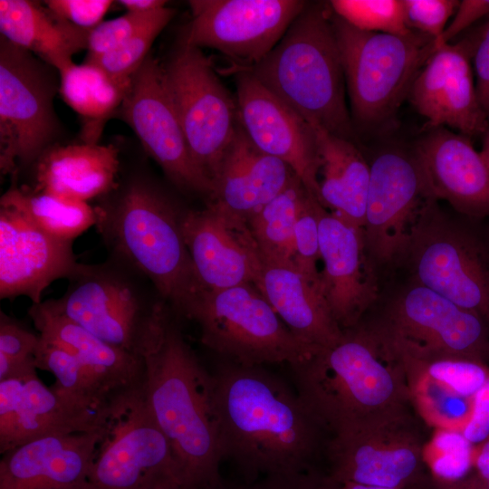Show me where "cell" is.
I'll return each mask as SVG.
<instances>
[{
	"label": "cell",
	"instance_id": "28",
	"mask_svg": "<svg viewBox=\"0 0 489 489\" xmlns=\"http://www.w3.org/2000/svg\"><path fill=\"white\" fill-rule=\"evenodd\" d=\"M254 286L302 342L322 350L342 339L344 331L334 319L320 284L292 265L263 260Z\"/></svg>",
	"mask_w": 489,
	"mask_h": 489
},
{
	"label": "cell",
	"instance_id": "54",
	"mask_svg": "<svg viewBox=\"0 0 489 489\" xmlns=\"http://www.w3.org/2000/svg\"><path fill=\"white\" fill-rule=\"evenodd\" d=\"M152 489H183V487L177 478L170 477L163 480Z\"/></svg>",
	"mask_w": 489,
	"mask_h": 489
},
{
	"label": "cell",
	"instance_id": "11",
	"mask_svg": "<svg viewBox=\"0 0 489 489\" xmlns=\"http://www.w3.org/2000/svg\"><path fill=\"white\" fill-rule=\"evenodd\" d=\"M162 71L190 153L213 185L240 126L236 100L202 49L182 39Z\"/></svg>",
	"mask_w": 489,
	"mask_h": 489
},
{
	"label": "cell",
	"instance_id": "22",
	"mask_svg": "<svg viewBox=\"0 0 489 489\" xmlns=\"http://www.w3.org/2000/svg\"><path fill=\"white\" fill-rule=\"evenodd\" d=\"M80 264L72 242L57 239L18 212L0 206L1 299L26 296L39 303L53 282L69 280Z\"/></svg>",
	"mask_w": 489,
	"mask_h": 489
},
{
	"label": "cell",
	"instance_id": "12",
	"mask_svg": "<svg viewBox=\"0 0 489 489\" xmlns=\"http://www.w3.org/2000/svg\"><path fill=\"white\" fill-rule=\"evenodd\" d=\"M427 442L413 413L330 436L324 478L333 483L401 489H431Z\"/></svg>",
	"mask_w": 489,
	"mask_h": 489
},
{
	"label": "cell",
	"instance_id": "35",
	"mask_svg": "<svg viewBox=\"0 0 489 489\" xmlns=\"http://www.w3.org/2000/svg\"><path fill=\"white\" fill-rule=\"evenodd\" d=\"M371 334L397 359L407 378H427L470 398L489 379V366L484 361L421 350L388 341L373 332Z\"/></svg>",
	"mask_w": 489,
	"mask_h": 489
},
{
	"label": "cell",
	"instance_id": "10",
	"mask_svg": "<svg viewBox=\"0 0 489 489\" xmlns=\"http://www.w3.org/2000/svg\"><path fill=\"white\" fill-rule=\"evenodd\" d=\"M369 166L363 235L382 284L397 273L418 219L436 198L413 148H384Z\"/></svg>",
	"mask_w": 489,
	"mask_h": 489
},
{
	"label": "cell",
	"instance_id": "55",
	"mask_svg": "<svg viewBox=\"0 0 489 489\" xmlns=\"http://www.w3.org/2000/svg\"><path fill=\"white\" fill-rule=\"evenodd\" d=\"M480 154L489 168V127L485 133L483 135V145L482 149L480 150Z\"/></svg>",
	"mask_w": 489,
	"mask_h": 489
},
{
	"label": "cell",
	"instance_id": "13",
	"mask_svg": "<svg viewBox=\"0 0 489 489\" xmlns=\"http://www.w3.org/2000/svg\"><path fill=\"white\" fill-rule=\"evenodd\" d=\"M47 65L1 36L0 168L5 175L38 159L57 132V87Z\"/></svg>",
	"mask_w": 489,
	"mask_h": 489
},
{
	"label": "cell",
	"instance_id": "30",
	"mask_svg": "<svg viewBox=\"0 0 489 489\" xmlns=\"http://www.w3.org/2000/svg\"><path fill=\"white\" fill-rule=\"evenodd\" d=\"M314 130L320 156L319 203L328 211L363 229L370 166L354 141L322 128Z\"/></svg>",
	"mask_w": 489,
	"mask_h": 489
},
{
	"label": "cell",
	"instance_id": "45",
	"mask_svg": "<svg viewBox=\"0 0 489 489\" xmlns=\"http://www.w3.org/2000/svg\"><path fill=\"white\" fill-rule=\"evenodd\" d=\"M46 8L77 27L91 30L100 24L112 5L110 0H48Z\"/></svg>",
	"mask_w": 489,
	"mask_h": 489
},
{
	"label": "cell",
	"instance_id": "21",
	"mask_svg": "<svg viewBox=\"0 0 489 489\" xmlns=\"http://www.w3.org/2000/svg\"><path fill=\"white\" fill-rule=\"evenodd\" d=\"M469 38L435 49L416 77L408 100L426 119L424 129L445 127L483 136L489 127L474 82Z\"/></svg>",
	"mask_w": 489,
	"mask_h": 489
},
{
	"label": "cell",
	"instance_id": "36",
	"mask_svg": "<svg viewBox=\"0 0 489 489\" xmlns=\"http://www.w3.org/2000/svg\"><path fill=\"white\" fill-rule=\"evenodd\" d=\"M39 338L34 354L35 365L55 377V383L51 388L81 408L111 415V398L77 357L61 344L40 335Z\"/></svg>",
	"mask_w": 489,
	"mask_h": 489
},
{
	"label": "cell",
	"instance_id": "41",
	"mask_svg": "<svg viewBox=\"0 0 489 489\" xmlns=\"http://www.w3.org/2000/svg\"><path fill=\"white\" fill-rule=\"evenodd\" d=\"M39 335L0 312V381L37 376L34 354Z\"/></svg>",
	"mask_w": 489,
	"mask_h": 489
},
{
	"label": "cell",
	"instance_id": "16",
	"mask_svg": "<svg viewBox=\"0 0 489 489\" xmlns=\"http://www.w3.org/2000/svg\"><path fill=\"white\" fill-rule=\"evenodd\" d=\"M308 2L301 0H192L187 44L220 52L248 70L279 43Z\"/></svg>",
	"mask_w": 489,
	"mask_h": 489
},
{
	"label": "cell",
	"instance_id": "46",
	"mask_svg": "<svg viewBox=\"0 0 489 489\" xmlns=\"http://www.w3.org/2000/svg\"><path fill=\"white\" fill-rule=\"evenodd\" d=\"M469 40L476 75V92L489 120V19Z\"/></svg>",
	"mask_w": 489,
	"mask_h": 489
},
{
	"label": "cell",
	"instance_id": "9",
	"mask_svg": "<svg viewBox=\"0 0 489 489\" xmlns=\"http://www.w3.org/2000/svg\"><path fill=\"white\" fill-rule=\"evenodd\" d=\"M189 319L204 345L242 366L293 367L321 350L299 340L253 284L206 290Z\"/></svg>",
	"mask_w": 489,
	"mask_h": 489
},
{
	"label": "cell",
	"instance_id": "44",
	"mask_svg": "<svg viewBox=\"0 0 489 489\" xmlns=\"http://www.w3.org/2000/svg\"><path fill=\"white\" fill-rule=\"evenodd\" d=\"M409 29L426 34L435 42L444 33L458 6V0H402Z\"/></svg>",
	"mask_w": 489,
	"mask_h": 489
},
{
	"label": "cell",
	"instance_id": "7",
	"mask_svg": "<svg viewBox=\"0 0 489 489\" xmlns=\"http://www.w3.org/2000/svg\"><path fill=\"white\" fill-rule=\"evenodd\" d=\"M333 12V11H332ZM354 127L388 129L435 40L414 31L406 36L359 30L332 14Z\"/></svg>",
	"mask_w": 489,
	"mask_h": 489
},
{
	"label": "cell",
	"instance_id": "23",
	"mask_svg": "<svg viewBox=\"0 0 489 489\" xmlns=\"http://www.w3.org/2000/svg\"><path fill=\"white\" fill-rule=\"evenodd\" d=\"M111 415L81 408L38 376L0 381V454L55 435L105 432Z\"/></svg>",
	"mask_w": 489,
	"mask_h": 489
},
{
	"label": "cell",
	"instance_id": "32",
	"mask_svg": "<svg viewBox=\"0 0 489 489\" xmlns=\"http://www.w3.org/2000/svg\"><path fill=\"white\" fill-rule=\"evenodd\" d=\"M60 91L63 101L87 120L89 132L97 139L101 121L120 108L130 82L111 78L98 65L84 62H72L58 71Z\"/></svg>",
	"mask_w": 489,
	"mask_h": 489
},
{
	"label": "cell",
	"instance_id": "4",
	"mask_svg": "<svg viewBox=\"0 0 489 489\" xmlns=\"http://www.w3.org/2000/svg\"><path fill=\"white\" fill-rule=\"evenodd\" d=\"M329 2L307 3L273 49L246 71L303 118L354 141L343 66Z\"/></svg>",
	"mask_w": 489,
	"mask_h": 489
},
{
	"label": "cell",
	"instance_id": "18",
	"mask_svg": "<svg viewBox=\"0 0 489 489\" xmlns=\"http://www.w3.org/2000/svg\"><path fill=\"white\" fill-rule=\"evenodd\" d=\"M181 232L197 276L207 291L254 285L263 256L247 219L214 202L181 213Z\"/></svg>",
	"mask_w": 489,
	"mask_h": 489
},
{
	"label": "cell",
	"instance_id": "15",
	"mask_svg": "<svg viewBox=\"0 0 489 489\" xmlns=\"http://www.w3.org/2000/svg\"><path fill=\"white\" fill-rule=\"evenodd\" d=\"M170 477L172 448L143 391L116 401L82 489H152Z\"/></svg>",
	"mask_w": 489,
	"mask_h": 489
},
{
	"label": "cell",
	"instance_id": "43",
	"mask_svg": "<svg viewBox=\"0 0 489 489\" xmlns=\"http://www.w3.org/2000/svg\"><path fill=\"white\" fill-rule=\"evenodd\" d=\"M158 10L149 13L126 12L121 16L101 22L90 32L86 59L99 57L123 44L143 28Z\"/></svg>",
	"mask_w": 489,
	"mask_h": 489
},
{
	"label": "cell",
	"instance_id": "8",
	"mask_svg": "<svg viewBox=\"0 0 489 489\" xmlns=\"http://www.w3.org/2000/svg\"><path fill=\"white\" fill-rule=\"evenodd\" d=\"M360 323L394 343L489 361V324L407 276L388 281Z\"/></svg>",
	"mask_w": 489,
	"mask_h": 489
},
{
	"label": "cell",
	"instance_id": "2",
	"mask_svg": "<svg viewBox=\"0 0 489 489\" xmlns=\"http://www.w3.org/2000/svg\"><path fill=\"white\" fill-rule=\"evenodd\" d=\"M142 358L144 398L170 444L183 489H226L219 471L224 456L212 374L168 307Z\"/></svg>",
	"mask_w": 489,
	"mask_h": 489
},
{
	"label": "cell",
	"instance_id": "19",
	"mask_svg": "<svg viewBox=\"0 0 489 489\" xmlns=\"http://www.w3.org/2000/svg\"><path fill=\"white\" fill-rule=\"evenodd\" d=\"M235 100L251 142L287 164L318 200L320 156L312 127L246 71H236Z\"/></svg>",
	"mask_w": 489,
	"mask_h": 489
},
{
	"label": "cell",
	"instance_id": "39",
	"mask_svg": "<svg viewBox=\"0 0 489 489\" xmlns=\"http://www.w3.org/2000/svg\"><path fill=\"white\" fill-rule=\"evenodd\" d=\"M333 13L353 27L367 31L406 36L408 28L402 0H331Z\"/></svg>",
	"mask_w": 489,
	"mask_h": 489
},
{
	"label": "cell",
	"instance_id": "48",
	"mask_svg": "<svg viewBox=\"0 0 489 489\" xmlns=\"http://www.w3.org/2000/svg\"><path fill=\"white\" fill-rule=\"evenodd\" d=\"M461 433L473 445L489 437V379L473 396L471 417Z\"/></svg>",
	"mask_w": 489,
	"mask_h": 489
},
{
	"label": "cell",
	"instance_id": "50",
	"mask_svg": "<svg viewBox=\"0 0 489 489\" xmlns=\"http://www.w3.org/2000/svg\"><path fill=\"white\" fill-rule=\"evenodd\" d=\"M431 489H489V482L475 472L455 481L433 478Z\"/></svg>",
	"mask_w": 489,
	"mask_h": 489
},
{
	"label": "cell",
	"instance_id": "38",
	"mask_svg": "<svg viewBox=\"0 0 489 489\" xmlns=\"http://www.w3.org/2000/svg\"><path fill=\"white\" fill-rule=\"evenodd\" d=\"M175 10L165 6L136 34L118 48L99 57L86 59L101 68L111 78L130 82L131 78L149 54V50L166 25L171 21Z\"/></svg>",
	"mask_w": 489,
	"mask_h": 489
},
{
	"label": "cell",
	"instance_id": "6",
	"mask_svg": "<svg viewBox=\"0 0 489 489\" xmlns=\"http://www.w3.org/2000/svg\"><path fill=\"white\" fill-rule=\"evenodd\" d=\"M484 220L446 210L437 199L431 200L398 272L489 324V225Z\"/></svg>",
	"mask_w": 489,
	"mask_h": 489
},
{
	"label": "cell",
	"instance_id": "26",
	"mask_svg": "<svg viewBox=\"0 0 489 489\" xmlns=\"http://www.w3.org/2000/svg\"><path fill=\"white\" fill-rule=\"evenodd\" d=\"M38 334L74 354L113 403L143 391V358L107 343L62 313L53 299L32 303L28 310Z\"/></svg>",
	"mask_w": 489,
	"mask_h": 489
},
{
	"label": "cell",
	"instance_id": "34",
	"mask_svg": "<svg viewBox=\"0 0 489 489\" xmlns=\"http://www.w3.org/2000/svg\"><path fill=\"white\" fill-rule=\"evenodd\" d=\"M308 193L295 177L284 190L247 219L264 261L293 266L294 228Z\"/></svg>",
	"mask_w": 489,
	"mask_h": 489
},
{
	"label": "cell",
	"instance_id": "5",
	"mask_svg": "<svg viewBox=\"0 0 489 489\" xmlns=\"http://www.w3.org/2000/svg\"><path fill=\"white\" fill-rule=\"evenodd\" d=\"M96 208V226L113 253L148 277L176 315L189 319L206 289L184 242L182 212L143 183L110 207Z\"/></svg>",
	"mask_w": 489,
	"mask_h": 489
},
{
	"label": "cell",
	"instance_id": "20",
	"mask_svg": "<svg viewBox=\"0 0 489 489\" xmlns=\"http://www.w3.org/2000/svg\"><path fill=\"white\" fill-rule=\"evenodd\" d=\"M320 287L345 331L356 327L379 300L380 279L365 247L363 229L320 207Z\"/></svg>",
	"mask_w": 489,
	"mask_h": 489
},
{
	"label": "cell",
	"instance_id": "52",
	"mask_svg": "<svg viewBox=\"0 0 489 489\" xmlns=\"http://www.w3.org/2000/svg\"><path fill=\"white\" fill-rule=\"evenodd\" d=\"M118 3L127 12L149 13L167 6V1L162 0H120Z\"/></svg>",
	"mask_w": 489,
	"mask_h": 489
},
{
	"label": "cell",
	"instance_id": "1",
	"mask_svg": "<svg viewBox=\"0 0 489 489\" xmlns=\"http://www.w3.org/2000/svg\"><path fill=\"white\" fill-rule=\"evenodd\" d=\"M212 379L223 456L247 484L318 472L330 436L297 392L261 366L228 361Z\"/></svg>",
	"mask_w": 489,
	"mask_h": 489
},
{
	"label": "cell",
	"instance_id": "51",
	"mask_svg": "<svg viewBox=\"0 0 489 489\" xmlns=\"http://www.w3.org/2000/svg\"><path fill=\"white\" fill-rule=\"evenodd\" d=\"M474 467L475 473L489 482V437L475 446Z\"/></svg>",
	"mask_w": 489,
	"mask_h": 489
},
{
	"label": "cell",
	"instance_id": "33",
	"mask_svg": "<svg viewBox=\"0 0 489 489\" xmlns=\"http://www.w3.org/2000/svg\"><path fill=\"white\" fill-rule=\"evenodd\" d=\"M0 206L18 212L46 234L68 242L96 225L98 212L87 202L51 194L11 187L2 197Z\"/></svg>",
	"mask_w": 489,
	"mask_h": 489
},
{
	"label": "cell",
	"instance_id": "27",
	"mask_svg": "<svg viewBox=\"0 0 489 489\" xmlns=\"http://www.w3.org/2000/svg\"><path fill=\"white\" fill-rule=\"evenodd\" d=\"M295 177L283 161L258 149L240 125L213 179L208 202L248 219Z\"/></svg>",
	"mask_w": 489,
	"mask_h": 489
},
{
	"label": "cell",
	"instance_id": "42",
	"mask_svg": "<svg viewBox=\"0 0 489 489\" xmlns=\"http://www.w3.org/2000/svg\"><path fill=\"white\" fill-rule=\"evenodd\" d=\"M319 201L307 194L299 212L293 236V266L314 283L320 284L318 262L321 260L319 240Z\"/></svg>",
	"mask_w": 489,
	"mask_h": 489
},
{
	"label": "cell",
	"instance_id": "24",
	"mask_svg": "<svg viewBox=\"0 0 489 489\" xmlns=\"http://www.w3.org/2000/svg\"><path fill=\"white\" fill-rule=\"evenodd\" d=\"M413 149L436 199L466 216H489V168L468 137L445 127L428 129Z\"/></svg>",
	"mask_w": 489,
	"mask_h": 489
},
{
	"label": "cell",
	"instance_id": "3",
	"mask_svg": "<svg viewBox=\"0 0 489 489\" xmlns=\"http://www.w3.org/2000/svg\"><path fill=\"white\" fill-rule=\"evenodd\" d=\"M291 368L298 396L330 436L413 413L400 363L360 324Z\"/></svg>",
	"mask_w": 489,
	"mask_h": 489
},
{
	"label": "cell",
	"instance_id": "37",
	"mask_svg": "<svg viewBox=\"0 0 489 489\" xmlns=\"http://www.w3.org/2000/svg\"><path fill=\"white\" fill-rule=\"evenodd\" d=\"M414 409L435 429L462 432L469 422L473 397L424 377L407 378Z\"/></svg>",
	"mask_w": 489,
	"mask_h": 489
},
{
	"label": "cell",
	"instance_id": "25",
	"mask_svg": "<svg viewBox=\"0 0 489 489\" xmlns=\"http://www.w3.org/2000/svg\"><path fill=\"white\" fill-rule=\"evenodd\" d=\"M106 431L44 436L4 453L0 489H82Z\"/></svg>",
	"mask_w": 489,
	"mask_h": 489
},
{
	"label": "cell",
	"instance_id": "40",
	"mask_svg": "<svg viewBox=\"0 0 489 489\" xmlns=\"http://www.w3.org/2000/svg\"><path fill=\"white\" fill-rule=\"evenodd\" d=\"M474 450L461 432L435 429L424 446L423 458L434 479L455 481L470 474Z\"/></svg>",
	"mask_w": 489,
	"mask_h": 489
},
{
	"label": "cell",
	"instance_id": "14",
	"mask_svg": "<svg viewBox=\"0 0 489 489\" xmlns=\"http://www.w3.org/2000/svg\"><path fill=\"white\" fill-rule=\"evenodd\" d=\"M53 302L93 335L141 358L166 307L163 302H147L111 268L82 264L69 279L65 293Z\"/></svg>",
	"mask_w": 489,
	"mask_h": 489
},
{
	"label": "cell",
	"instance_id": "17",
	"mask_svg": "<svg viewBox=\"0 0 489 489\" xmlns=\"http://www.w3.org/2000/svg\"><path fill=\"white\" fill-rule=\"evenodd\" d=\"M120 110L148 155L177 187L210 198L213 185L190 153L164 82L162 63L150 53L132 76Z\"/></svg>",
	"mask_w": 489,
	"mask_h": 489
},
{
	"label": "cell",
	"instance_id": "29",
	"mask_svg": "<svg viewBox=\"0 0 489 489\" xmlns=\"http://www.w3.org/2000/svg\"><path fill=\"white\" fill-rule=\"evenodd\" d=\"M118 150L85 142L48 148L37 159L34 191L87 202L116 186Z\"/></svg>",
	"mask_w": 489,
	"mask_h": 489
},
{
	"label": "cell",
	"instance_id": "53",
	"mask_svg": "<svg viewBox=\"0 0 489 489\" xmlns=\"http://www.w3.org/2000/svg\"><path fill=\"white\" fill-rule=\"evenodd\" d=\"M321 489H401V488H391V487H380V486H371V485H363L353 483H333L327 481L324 477L321 484Z\"/></svg>",
	"mask_w": 489,
	"mask_h": 489
},
{
	"label": "cell",
	"instance_id": "49",
	"mask_svg": "<svg viewBox=\"0 0 489 489\" xmlns=\"http://www.w3.org/2000/svg\"><path fill=\"white\" fill-rule=\"evenodd\" d=\"M322 478L323 475L319 472L291 475H269L236 489H319Z\"/></svg>",
	"mask_w": 489,
	"mask_h": 489
},
{
	"label": "cell",
	"instance_id": "56",
	"mask_svg": "<svg viewBox=\"0 0 489 489\" xmlns=\"http://www.w3.org/2000/svg\"><path fill=\"white\" fill-rule=\"evenodd\" d=\"M319 489H321V484H320V486H319Z\"/></svg>",
	"mask_w": 489,
	"mask_h": 489
},
{
	"label": "cell",
	"instance_id": "31",
	"mask_svg": "<svg viewBox=\"0 0 489 489\" xmlns=\"http://www.w3.org/2000/svg\"><path fill=\"white\" fill-rule=\"evenodd\" d=\"M0 31L1 36L57 72L73 62V54L87 49L91 32L28 0L0 1Z\"/></svg>",
	"mask_w": 489,
	"mask_h": 489
},
{
	"label": "cell",
	"instance_id": "47",
	"mask_svg": "<svg viewBox=\"0 0 489 489\" xmlns=\"http://www.w3.org/2000/svg\"><path fill=\"white\" fill-rule=\"evenodd\" d=\"M486 15H489V0L459 1L452 20L439 40L435 42V48L451 43L455 36Z\"/></svg>",
	"mask_w": 489,
	"mask_h": 489
}]
</instances>
